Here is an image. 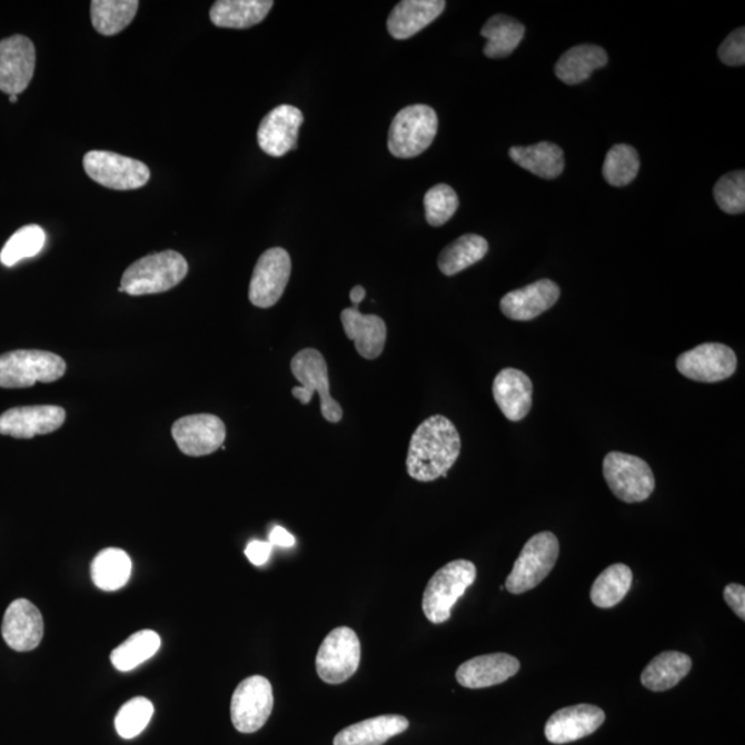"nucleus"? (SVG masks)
I'll list each match as a JSON object with an SVG mask.
<instances>
[{
  "mask_svg": "<svg viewBox=\"0 0 745 745\" xmlns=\"http://www.w3.org/2000/svg\"><path fill=\"white\" fill-rule=\"evenodd\" d=\"M461 451V438L455 424L435 415L424 420L411 435L406 469L418 483L446 478Z\"/></svg>",
  "mask_w": 745,
  "mask_h": 745,
  "instance_id": "nucleus-1",
  "label": "nucleus"
},
{
  "mask_svg": "<svg viewBox=\"0 0 745 745\" xmlns=\"http://www.w3.org/2000/svg\"><path fill=\"white\" fill-rule=\"evenodd\" d=\"M188 262L173 250L160 251L131 264L120 280L119 294L146 296L165 294L187 277Z\"/></svg>",
  "mask_w": 745,
  "mask_h": 745,
  "instance_id": "nucleus-2",
  "label": "nucleus"
},
{
  "mask_svg": "<svg viewBox=\"0 0 745 745\" xmlns=\"http://www.w3.org/2000/svg\"><path fill=\"white\" fill-rule=\"evenodd\" d=\"M477 580V567L473 562L457 559L449 562L428 582L423 596V612L433 624L449 620L453 607Z\"/></svg>",
  "mask_w": 745,
  "mask_h": 745,
  "instance_id": "nucleus-3",
  "label": "nucleus"
},
{
  "mask_svg": "<svg viewBox=\"0 0 745 745\" xmlns=\"http://www.w3.org/2000/svg\"><path fill=\"white\" fill-rule=\"evenodd\" d=\"M66 360L39 349H17L0 355V387L16 389L54 383L66 375Z\"/></svg>",
  "mask_w": 745,
  "mask_h": 745,
  "instance_id": "nucleus-4",
  "label": "nucleus"
},
{
  "mask_svg": "<svg viewBox=\"0 0 745 745\" xmlns=\"http://www.w3.org/2000/svg\"><path fill=\"white\" fill-rule=\"evenodd\" d=\"M291 372L301 387L291 389L294 398L300 400L302 405L311 403L315 393H318L320 399V413L326 421L340 423L342 420V409L330 395V381L328 364L324 355L315 348L301 349L295 355L290 365Z\"/></svg>",
  "mask_w": 745,
  "mask_h": 745,
  "instance_id": "nucleus-5",
  "label": "nucleus"
},
{
  "mask_svg": "<svg viewBox=\"0 0 745 745\" xmlns=\"http://www.w3.org/2000/svg\"><path fill=\"white\" fill-rule=\"evenodd\" d=\"M438 133V115L423 105L404 108L394 118L388 133L389 152L399 159L421 155Z\"/></svg>",
  "mask_w": 745,
  "mask_h": 745,
  "instance_id": "nucleus-6",
  "label": "nucleus"
},
{
  "mask_svg": "<svg viewBox=\"0 0 745 745\" xmlns=\"http://www.w3.org/2000/svg\"><path fill=\"white\" fill-rule=\"evenodd\" d=\"M558 557V537L552 532L537 533L515 560L506 582L508 593L520 595L536 588L552 573Z\"/></svg>",
  "mask_w": 745,
  "mask_h": 745,
  "instance_id": "nucleus-7",
  "label": "nucleus"
},
{
  "mask_svg": "<svg viewBox=\"0 0 745 745\" xmlns=\"http://www.w3.org/2000/svg\"><path fill=\"white\" fill-rule=\"evenodd\" d=\"M604 477L613 495L628 504L647 500L656 487L649 464L622 451H610L605 457Z\"/></svg>",
  "mask_w": 745,
  "mask_h": 745,
  "instance_id": "nucleus-8",
  "label": "nucleus"
},
{
  "mask_svg": "<svg viewBox=\"0 0 745 745\" xmlns=\"http://www.w3.org/2000/svg\"><path fill=\"white\" fill-rule=\"evenodd\" d=\"M360 642L348 627L335 628L326 636L317 655L319 678L329 685H340L352 678L360 664Z\"/></svg>",
  "mask_w": 745,
  "mask_h": 745,
  "instance_id": "nucleus-9",
  "label": "nucleus"
},
{
  "mask_svg": "<svg viewBox=\"0 0 745 745\" xmlns=\"http://www.w3.org/2000/svg\"><path fill=\"white\" fill-rule=\"evenodd\" d=\"M83 168L97 185L117 189V191L139 189L151 179V171L146 163L108 151L86 153Z\"/></svg>",
  "mask_w": 745,
  "mask_h": 745,
  "instance_id": "nucleus-10",
  "label": "nucleus"
},
{
  "mask_svg": "<svg viewBox=\"0 0 745 745\" xmlns=\"http://www.w3.org/2000/svg\"><path fill=\"white\" fill-rule=\"evenodd\" d=\"M274 709L271 682L261 675L250 676L240 682L234 692L231 719L240 733H255L267 724Z\"/></svg>",
  "mask_w": 745,
  "mask_h": 745,
  "instance_id": "nucleus-11",
  "label": "nucleus"
},
{
  "mask_svg": "<svg viewBox=\"0 0 745 745\" xmlns=\"http://www.w3.org/2000/svg\"><path fill=\"white\" fill-rule=\"evenodd\" d=\"M676 369L698 383H719L735 375L737 357L732 348L719 342L702 344L681 355Z\"/></svg>",
  "mask_w": 745,
  "mask_h": 745,
  "instance_id": "nucleus-12",
  "label": "nucleus"
},
{
  "mask_svg": "<svg viewBox=\"0 0 745 745\" xmlns=\"http://www.w3.org/2000/svg\"><path fill=\"white\" fill-rule=\"evenodd\" d=\"M291 259L282 248L268 249L257 261L250 280L249 300L255 307L271 308L289 284Z\"/></svg>",
  "mask_w": 745,
  "mask_h": 745,
  "instance_id": "nucleus-13",
  "label": "nucleus"
},
{
  "mask_svg": "<svg viewBox=\"0 0 745 745\" xmlns=\"http://www.w3.org/2000/svg\"><path fill=\"white\" fill-rule=\"evenodd\" d=\"M171 435L181 453L202 457L221 449L226 443L227 428L220 417L202 413L177 420L171 427Z\"/></svg>",
  "mask_w": 745,
  "mask_h": 745,
  "instance_id": "nucleus-14",
  "label": "nucleus"
},
{
  "mask_svg": "<svg viewBox=\"0 0 745 745\" xmlns=\"http://www.w3.org/2000/svg\"><path fill=\"white\" fill-rule=\"evenodd\" d=\"M37 51L31 39L14 36L0 40V91L22 93L36 72Z\"/></svg>",
  "mask_w": 745,
  "mask_h": 745,
  "instance_id": "nucleus-15",
  "label": "nucleus"
},
{
  "mask_svg": "<svg viewBox=\"0 0 745 745\" xmlns=\"http://www.w3.org/2000/svg\"><path fill=\"white\" fill-rule=\"evenodd\" d=\"M60 406H22L0 415V434L17 439H32L38 435L57 431L66 421Z\"/></svg>",
  "mask_w": 745,
  "mask_h": 745,
  "instance_id": "nucleus-16",
  "label": "nucleus"
},
{
  "mask_svg": "<svg viewBox=\"0 0 745 745\" xmlns=\"http://www.w3.org/2000/svg\"><path fill=\"white\" fill-rule=\"evenodd\" d=\"M604 709L593 704H577L566 707L549 716L546 725V737L553 744H567L582 741L604 725Z\"/></svg>",
  "mask_w": 745,
  "mask_h": 745,
  "instance_id": "nucleus-17",
  "label": "nucleus"
},
{
  "mask_svg": "<svg viewBox=\"0 0 745 745\" xmlns=\"http://www.w3.org/2000/svg\"><path fill=\"white\" fill-rule=\"evenodd\" d=\"M43 617L32 602L17 599L6 610L2 635L6 644L16 652H31L42 642Z\"/></svg>",
  "mask_w": 745,
  "mask_h": 745,
  "instance_id": "nucleus-18",
  "label": "nucleus"
},
{
  "mask_svg": "<svg viewBox=\"0 0 745 745\" xmlns=\"http://www.w3.org/2000/svg\"><path fill=\"white\" fill-rule=\"evenodd\" d=\"M304 122L302 112L294 106L274 108L261 120L257 141L269 157L280 158L297 146L298 130Z\"/></svg>",
  "mask_w": 745,
  "mask_h": 745,
  "instance_id": "nucleus-19",
  "label": "nucleus"
},
{
  "mask_svg": "<svg viewBox=\"0 0 745 745\" xmlns=\"http://www.w3.org/2000/svg\"><path fill=\"white\" fill-rule=\"evenodd\" d=\"M559 286L553 280L542 279L525 288L509 291L501 298V312L508 319L527 322L552 309L559 300Z\"/></svg>",
  "mask_w": 745,
  "mask_h": 745,
  "instance_id": "nucleus-20",
  "label": "nucleus"
},
{
  "mask_svg": "<svg viewBox=\"0 0 745 745\" xmlns=\"http://www.w3.org/2000/svg\"><path fill=\"white\" fill-rule=\"evenodd\" d=\"M519 669L520 663L517 657L507 653H491L463 663L457 669L456 679L468 689H484L504 684L517 675Z\"/></svg>",
  "mask_w": 745,
  "mask_h": 745,
  "instance_id": "nucleus-21",
  "label": "nucleus"
},
{
  "mask_svg": "<svg viewBox=\"0 0 745 745\" xmlns=\"http://www.w3.org/2000/svg\"><path fill=\"white\" fill-rule=\"evenodd\" d=\"M533 384L529 376L518 369H503L493 381V397L498 409L509 421H520L532 409Z\"/></svg>",
  "mask_w": 745,
  "mask_h": 745,
  "instance_id": "nucleus-22",
  "label": "nucleus"
},
{
  "mask_svg": "<svg viewBox=\"0 0 745 745\" xmlns=\"http://www.w3.org/2000/svg\"><path fill=\"white\" fill-rule=\"evenodd\" d=\"M341 322L360 357L368 360L380 357L387 342V325L380 317L359 312V308H347L341 312Z\"/></svg>",
  "mask_w": 745,
  "mask_h": 745,
  "instance_id": "nucleus-23",
  "label": "nucleus"
},
{
  "mask_svg": "<svg viewBox=\"0 0 745 745\" xmlns=\"http://www.w3.org/2000/svg\"><path fill=\"white\" fill-rule=\"evenodd\" d=\"M445 8L444 0H404L395 6L388 17V32L398 40L415 37L437 20Z\"/></svg>",
  "mask_w": 745,
  "mask_h": 745,
  "instance_id": "nucleus-24",
  "label": "nucleus"
},
{
  "mask_svg": "<svg viewBox=\"0 0 745 745\" xmlns=\"http://www.w3.org/2000/svg\"><path fill=\"white\" fill-rule=\"evenodd\" d=\"M409 729V721L403 715H380L342 729L335 737V745H383L389 738Z\"/></svg>",
  "mask_w": 745,
  "mask_h": 745,
  "instance_id": "nucleus-25",
  "label": "nucleus"
},
{
  "mask_svg": "<svg viewBox=\"0 0 745 745\" xmlns=\"http://www.w3.org/2000/svg\"><path fill=\"white\" fill-rule=\"evenodd\" d=\"M271 0H219L210 9V20L216 27L245 30L266 19L271 11Z\"/></svg>",
  "mask_w": 745,
  "mask_h": 745,
  "instance_id": "nucleus-26",
  "label": "nucleus"
},
{
  "mask_svg": "<svg viewBox=\"0 0 745 745\" xmlns=\"http://www.w3.org/2000/svg\"><path fill=\"white\" fill-rule=\"evenodd\" d=\"M509 157L530 173L542 179H557L565 169V155L554 142L543 141L529 147H513Z\"/></svg>",
  "mask_w": 745,
  "mask_h": 745,
  "instance_id": "nucleus-27",
  "label": "nucleus"
},
{
  "mask_svg": "<svg viewBox=\"0 0 745 745\" xmlns=\"http://www.w3.org/2000/svg\"><path fill=\"white\" fill-rule=\"evenodd\" d=\"M692 658L681 652H663L653 658L640 675L642 685L652 692L673 689L691 673Z\"/></svg>",
  "mask_w": 745,
  "mask_h": 745,
  "instance_id": "nucleus-28",
  "label": "nucleus"
},
{
  "mask_svg": "<svg viewBox=\"0 0 745 745\" xmlns=\"http://www.w3.org/2000/svg\"><path fill=\"white\" fill-rule=\"evenodd\" d=\"M606 64L607 54L604 49L595 44H580L560 57L555 66V73L566 85H578Z\"/></svg>",
  "mask_w": 745,
  "mask_h": 745,
  "instance_id": "nucleus-29",
  "label": "nucleus"
},
{
  "mask_svg": "<svg viewBox=\"0 0 745 745\" xmlns=\"http://www.w3.org/2000/svg\"><path fill=\"white\" fill-rule=\"evenodd\" d=\"M131 567V559L123 549L106 548L91 562V580L102 592H118L129 583Z\"/></svg>",
  "mask_w": 745,
  "mask_h": 745,
  "instance_id": "nucleus-30",
  "label": "nucleus"
},
{
  "mask_svg": "<svg viewBox=\"0 0 745 745\" xmlns=\"http://www.w3.org/2000/svg\"><path fill=\"white\" fill-rule=\"evenodd\" d=\"M525 26L506 14L493 16L480 31L487 43L484 53L489 59H504L514 53L525 37Z\"/></svg>",
  "mask_w": 745,
  "mask_h": 745,
  "instance_id": "nucleus-31",
  "label": "nucleus"
},
{
  "mask_svg": "<svg viewBox=\"0 0 745 745\" xmlns=\"http://www.w3.org/2000/svg\"><path fill=\"white\" fill-rule=\"evenodd\" d=\"M489 251V244L479 235L468 234L446 246L439 255L438 267L446 277L460 274L479 262Z\"/></svg>",
  "mask_w": 745,
  "mask_h": 745,
  "instance_id": "nucleus-32",
  "label": "nucleus"
},
{
  "mask_svg": "<svg viewBox=\"0 0 745 745\" xmlns=\"http://www.w3.org/2000/svg\"><path fill=\"white\" fill-rule=\"evenodd\" d=\"M139 6L137 0H95L90 4L91 24L101 36H117L135 20Z\"/></svg>",
  "mask_w": 745,
  "mask_h": 745,
  "instance_id": "nucleus-33",
  "label": "nucleus"
},
{
  "mask_svg": "<svg viewBox=\"0 0 745 745\" xmlns=\"http://www.w3.org/2000/svg\"><path fill=\"white\" fill-rule=\"evenodd\" d=\"M632 586L633 570L624 564L612 565L593 584V604L600 609H610L626 598Z\"/></svg>",
  "mask_w": 745,
  "mask_h": 745,
  "instance_id": "nucleus-34",
  "label": "nucleus"
},
{
  "mask_svg": "<svg viewBox=\"0 0 745 745\" xmlns=\"http://www.w3.org/2000/svg\"><path fill=\"white\" fill-rule=\"evenodd\" d=\"M160 645H162V640L157 633L151 632V629H142V632L131 635L117 649H113L111 653L113 667L120 673H129V670L141 666L142 663L157 655Z\"/></svg>",
  "mask_w": 745,
  "mask_h": 745,
  "instance_id": "nucleus-35",
  "label": "nucleus"
},
{
  "mask_svg": "<svg viewBox=\"0 0 745 745\" xmlns=\"http://www.w3.org/2000/svg\"><path fill=\"white\" fill-rule=\"evenodd\" d=\"M46 234L39 226H26L8 240L0 251V262L6 267H14L21 260L32 259L42 251Z\"/></svg>",
  "mask_w": 745,
  "mask_h": 745,
  "instance_id": "nucleus-36",
  "label": "nucleus"
},
{
  "mask_svg": "<svg viewBox=\"0 0 745 745\" xmlns=\"http://www.w3.org/2000/svg\"><path fill=\"white\" fill-rule=\"evenodd\" d=\"M640 168L639 155L627 145H618L606 155L604 177L613 187H626L635 180Z\"/></svg>",
  "mask_w": 745,
  "mask_h": 745,
  "instance_id": "nucleus-37",
  "label": "nucleus"
},
{
  "mask_svg": "<svg viewBox=\"0 0 745 745\" xmlns=\"http://www.w3.org/2000/svg\"><path fill=\"white\" fill-rule=\"evenodd\" d=\"M153 715L152 703L146 697L131 698L119 709L115 718L118 735L126 741L141 735L151 722Z\"/></svg>",
  "mask_w": 745,
  "mask_h": 745,
  "instance_id": "nucleus-38",
  "label": "nucleus"
},
{
  "mask_svg": "<svg viewBox=\"0 0 745 745\" xmlns=\"http://www.w3.org/2000/svg\"><path fill=\"white\" fill-rule=\"evenodd\" d=\"M458 205L460 202L451 187L438 185L429 189L424 197V208H426V219L429 226L443 227L455 216Z\"/></svg>",
  "mask_w": 745,
  "mask_h": 745,
  "instance_id": "nucleus-39",
  "label": "nucleus"
},
{
  "mask_svg": "<svg viewBox=\"0 0 745 745\" xmlns=\"http://www.w3.org/2000/svg\"><path fill=\"white\" fill-rule=\"evenodd\" d=\"M714 197L721 210L727 215L745 211V173L743 170L721 177L714 188Z\"/></svg>",
  "mask_w": 745,
  "mask_h": 745,
  "instance_id": "nucleus-40",
  "label": "nucleus"
},
{
  "mask_svg": "<svg viewBox=\"0 0 745 745\" xmlns=\"http://www.w3.org/2000/svg\"><path fill=\"white\" fill-rule=\"evenodd\" d=\"M719 59L724 64L741 67L745 64V30L738 28L724 40L718 50Z\"/></svg>",
  "mask_w": 745,
  "mask_h": 745,
  "instance_id": "nucleus-41",
  "label": "nucleus"
},
{
  "mask_svg": "<svg viewBox=\"0 0 745 745\" xmlns=\"http://www.w3.org/2000/svg\"><path fill=\"white\" fill-rule=\"evenodd\" d=\"M724 598L727 606L736 613L742 620H745V587L741 584H727L724 592Z\"/></svg>",
  "mask_w": 745,
  "mask_h": 745,
  "instance_id": "nucleus-42",
  "label": "nucleus"
},
{
  "mask_svg": "<svg viewBox=\"0 0 745 745\" xmlns=\"http://www.w3.org/2000/svg\"><path fill=\"white\" fill-rule=\"evenodd\" d=\"M245 554L251 564L262 566L267 564L269 558H271L272 546L268 542L255 540L249 543Z\"/></svg>",
  "mask_w": 745,
  "mask_h": 745,
  "instance_id": "nucleus-43",
  "label": "nucleus"
},
{
  "mask_svg": "<svg viewBox=\"0 0 745 745\" xmlns=\"http://www.w3.org/2000/svg\"><path fill=\"white\" fill-rule=\"evenodd\" d=\"M268 543L271 544L272 547L291 548L296 544V538L294 535H290L288 530L284 529V527L275 526L271 533H269Z\"/></svg>",
  "mask_w": 745,
  "mask_h": 745,
  "instance_id": "nucleus-44",
  "label": "nucleus"
},
{
  "mask_svg": "<svg viewBox=\"0 0 745 745\" xmlns=\"http://www.w3.org/2000/svg\"><path fill=\"white\" fill-rule=\"evenodd\" d=\"M365 297L366 290L360 285L355 286V288L351 290V294H349V298H351L354 308H359V304L362 302Z\"/></svg>",
  "mask_w": 745,
  "mask_h": 745,
  "instance_id": "nucleus-45",
  "label": "nucleus"
},
{
  "mask_svg": "<svg viewBox=\"0 0 745 745\" xmlns=\"http://www.w3.org/2000/svg\"><path fill=\"white\" fill-rule=\"evenodd\" d=\"M9 101H10V102H13V105H14V102L19 101V96H14V95H13V96H9Z\"/></svg>",
  "mask_w": 745,
  "mask_h": 745,
  "instance_id": "nucleus-46",
  "label": "nucleus"
}]
</instances>
